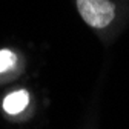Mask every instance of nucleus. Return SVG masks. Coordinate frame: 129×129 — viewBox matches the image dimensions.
I'll return each instance as SVG.
<instances>
[{
  "mask_svg": "<svg viewBox=\"0 0 129 129\" xmlns=\"http://www.w3.org/2000/svg\"><path fill=\"white\" fill-rule=\"evenodd\" d=\"M28 102H29V95L26 91H15L12 94H9L5 102H3V108L8 114H19L22 112L26 106H28Z\"/></svg>",
  "mask_w": 129,
  "mask_h": 129,
  "instance_id": "nucleus-2",
  "label": "nucleus"
},
{
  "mask_svg": "<svg viewBox=\"0 0 129 129\" xmlns=\"http://www.w3.org/2000/svg\"><path fill=\"white\" fill-rule=\"evenodd\" d=\"M14 63H15V55L11 51H8V49L0 51V74L9 69L11 66H14Z\"/></svg>",
  "mask_w": 129,
  "mask_h": 129,
  "instance_id": "nucleus-3",
  "label": "nucleus"
},
{
  "mask_svg": "<svg viewBox=\"0 0 129 129\" xmlns=\"http://www.w3.org/2000/svg\"><path fill=\"white\" fill-rule=\"evenodd\" d=\"M77 9L92 28H106L115 15V6L109 0H77Z\"/></svg>",
  "mask_w": 129,
  "mask_h": 129,
  "instance_id": "nucleus-1",
  "label": "nucleus"
}]
</instances>
